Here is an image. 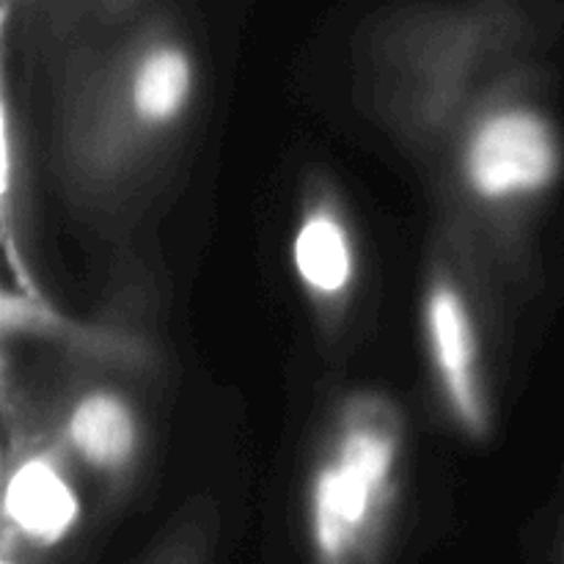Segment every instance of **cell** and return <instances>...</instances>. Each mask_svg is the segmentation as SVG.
I'll list each match as a JSON object with an SVG mask.
<instances>
[{"label": "cell", "mask_w": 564, "mask_h": 564, "mask_svg": "<svg viewBox=\"0 0 564 564\" xmlns=\"http://www.w3.org/2000/svg\"><path fill=\"white\" fill-rule=\"evenodd\" d=\"M3 339L42 341L77 364L102 369H143L154 361V350L141 334L110 323H83L58 312L42 292L6 290L0 303Z\"/></svg>", "instance_id": "obj_9"}, {"label": "cell", "mask_w": 564, "mask_h": 564, "mask_svg": "<svg viewBox=\"0 0 564 564\" xmlns=\"http://www.w3.org/2000/svg\"><path fill=\"white\" fill-rule=\"evenodd\" d=\"M204 64L171 20L64 42L50 66V147L61 196L110 224L141 207L198 116Z\"/></svg>", "instance_id": "obj_1"}, {"label": "cell", "mask_w": 564, "mask_h": 564, "mask_svg": "<svg viewBox=\"0 0 564 564\" xmlns=\"http://www.w3.org/2000/svg\"><path fill=\"white\" fill-rule=\"evenodd\" d=\"M408 468L405 408L383 389L336 397L303 474L308 564H383Z\"/></svg>", "instance_id": "obj_4"}, {"label": "cell", "mask_w": 564, "mask_h": 564, "mask_svg": "<svg viewBox=\"0 0 564 564\" xmlns=\"http://www.w3.org/2000/svg\"><path fill=\"white\" fill-rule=\"evenodd\" d=\"M290 273L325 339L350 325L364 286V251L356 215L330 176L303 182L290 226Z\"/></svg>", "instance_id": "obj_8"}, {"label": "cell", "mask_w": 564, "mask_h": 564, "mask_svg": "<svg viewBox=\"0 0 564 564\" xmlns=\"http://www.w3.org/2000/svg\"><path fill=\"white\" fill-rule=\"evenodd\" d=\"M91 3H97V9H102L105 14H113V11L119 9V6L124 3V0H91Z\"/></svg>", "instance_id": "obj_10"}, {"label": "cell", "mask_w": 564, "mask_h": 564, "mask_svg": "<svg viewBox=\"0 0 564 564\" xmlns=\"http://www.w3.org/2000/svg\"><path fill=\"white\" fill-rule=\"evenodd\" d=\"M527 66L485 88L419 163L441 213V231L482 281L518 279L529 220L556 187L562 132L532 91Z\"/></svg>", "instance_id": "obj_2"}, {"label": "cell", "mask_w": 564, "mask_h": 564, "mask_svg": "<svg viewBox=\"0 0 564 564\" xmlns=\"http://www.w3.org/2000/svg\"><path fill=\"white\" fill-rule=\"evenodd\" d=\"M3 564H17V560H14V551H11V549H6V551H3Z\"/></svg>", "instance_id": "obj_11"}, {"label": "cell", "mask_w": 564, "mask_h": 564, "mask_svg": "<svg viewBox=\"0 0 564 564\" xmlns=\"http://www.w3.org/2000/svg\"><path fill=\"white\" fill-rule=\"evenodd\" d=\"M527 28L496 0L424 6L386 20L361 50L364 99L402 152L422 163L479 94L523 66Z\"/></svg>", "instance_id": "obj_3"}, {"label": "cell", "mask_w": 564, "mask_h": 564, "mask_svg": "<svg viewBox=\"0 0 564 564\" xmlns=\"http://www.w3.org/2000/svg\"><path fill=\"white\" fill-rule=\"evenodd\" d=\"M108 372L77 364L75 372L33 394L72 463L110 496L130 488L141 471L147 422L135 397Z\"/></svg>", "instance_id": "obj_7"}, {"label": "cell", "mask_w": 564, "mask_h": 564, "mask_svg": "<svg viewBox=\"0 0 564 564\" xmlns=\"http://www.w3.org/2000/svg\"><path fill=\"white\" fill-rule=\"evenodd\" d=\"M3 532L31 551L58 549L83 521L80 468L44 419L33 389L6 383Z\"/></svg>", "instance_id": "obj_6"}, {"label": "cell", "mask_w": 564, "mask_h": 564, "mask_svg": "<svg viewBox=\"0 0 564 564\" xmlns=\"http://www.w3.org/2000/svg\"><path fill=\"white\" fill-rule=\"evenodd\" d=\"M485 281L441 231L419 292V336L435 402L463 441L485 446L496 433V402L485 350Z\"/></svg>", "instance_id": "obj_5"}]
</instances>
